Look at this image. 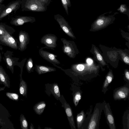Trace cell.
<instances>
[{
	"label": "cell",
	"mask_w": 129,
	"mask_h": 129,
	"mask_svg": "<svg viewBox=\"0 0 129 129\" xmlns=\"http://www.w3.org/2000/svg\"><path fill=\"white\" fill-rule=\"evenodd\" d=\"M103 109L102 103H96L92 113L88 115L86 117L81 129H99L100 120Z\"/></svg>",
	"instance_id": "obj_1"
},
{
	"label": "cell",
	"mask_w": 129,
	"mask_h": 129,
	"mask_svg": "<svg viewBox=\"0 0 129 129\" xmlns=\"http://www.w3.org/2000/svg\"><path fill=\"white\" fill-rule=\"evenodd\" d=\"M107 13H105L97 17L92 24L90 31H96L107 27L113 23L115 18L113 15L105 16Z\"/></svg>",
	"instance_id": "obj_2"
},
{
	"label": "cell",
	"mask_w": 129,
	"mask_h": 129,
	"mask_svg": "<svg viewBox=\"0 0 129 129\" xmlns=\"http://www.w3.org/2000/svg\"><path fill=\"white\" fill-rule=\"evenodd\" d=\"M22 11L42 12L45 10L43 4L38 0H22Z\"/></svg>",
	"instance_id": "obj_3"
},
{
	"label": "cell",
	"mask_w": 129,
	"mask_h": 129,
	"mask_svg": "<svg viewBox=\"0 0 129 129\" xmlns=\"http://www.w3.org/2000/svg\"><path fill=\"white\" fill-rule=\"evenodd\" d=\"M60 40L63 44L62 47L63 53L70 58H75L78 53V51L74 42L64 38H61Z\"/></svg>",
	"instance_id": "obj_4"
},
{
	"label": "cell",
	"mask_w": 129,
	"mask_h": 129,
	"mask_svg": "<svg viewBox=\"0 0 129 129\" xmlns=\"http://www.w3.org/2000/svg\"><path fill=\"white\" fill-rule=\"evenodd\" d=\"M21 0H16L11 2L5 6L0 13V20L11 13H15L21 6Z\"/></svg>",
	"instance_id": "obj_5"
},
{
	"label": "cell",
	"mask_w": 129,
	"mask_h": 129,
	"mask_svg": "<svg viewBox=\"0 0 129 129\" xmlns=\"http://www.w3.org/2000/svg\"><path fill=\"white\" fill-rule=\"evenodd\" d=\"M57 37L55 35L50 34H46L41 38L40 42L45 46L44 48L50 49L54 50L57 46L56 42Z\"/></svg>",
	"instance_id": "obj_6"
},
{
	"label": "cell",
	"mask_w": 129,
	"mask_h": 129,
	"mask_svg": "<svg viewBox=\"0 0 129 129\" xmlns=\"http://www.w3.org/2000/svg\"><path fill=\"white\" fill-rule=\"evenodd\" d=\"M103 109L104 112L107 123L110 129H116L115 120L109 103L104 101L102 103Z\"/></svg>",
	"instance_id": "obj_7"
},
{
	"label": "cell",
	"mask_w": 129,
	"mask_h": 129,
	"mask_svg": "<svg viewBox=\"0 0 129 129\" xmlns=\"http://www.w3.org/2000/svg\"><path fill=\"white\" fill-rule=\"evenodd\" d=\"M54 17V18L58 22L60 28L64 33L73 39H76V37L72 31L71 28L64 18L58 14L55 15Z\"/></svg>",
	"instance_id": "obj_8"
},
{
	"label": "cell",
	"mask_w": 129,
	"mask_h": 129,
	"mask_svg": "<svg viewBox=\"0 0 129 129\" xmlns=\"http://www.w3.org/2000/svg\"><path fill=\"white\" fill-rule=\"evenodd\" d=\"M129 93V84H128L115 89L113 92V97L115 100L125 101L128 97Z\"/></svg>",
	"instance_id": "obj_9"
},
{
	"label": "cell",
	"mask_w": 129,
	"mask_h": 129,
	"mask_svg": "<svg viewBox=\"0 0 129 129\" xmlns=\"http://www.w3.org/2000/svg\"><path fill=\"white\" fill-rule=\"evenodd\" d=\"M43 47L41 48L39 50L40 55L46 61L52 64L54 66L56 64H59L60 62L56 58L57 56L54 54L43 50Z\"/></svg>",
	"instance_id": "obj_10"
},
{
	"label": "cell",
	"mask_w": 129,
	"mask_h": 129,
	"mask_svg": "<svg viewBox=\"0 0 129 129\" xmlns=\"http://www.w3.org/2000/svg\"><path fill=\"white\" fill-rule=\"evenodd\" d=\"M35 18L31 17L17 16L11 18L10 23L16 26H19L27 22L33 23L35 21Z\"/></svg>",
	"instance_id": "obj_11"
},
{
	"label": "cell",
	"mask_w": 129,
	"mask_h": 129,
	"mask_svg": "<svg viewBox=\"0 0 129 129\" xmlns=\"http://www.w3.org/2000/svg\"><path fill=\"white\" fill-rule=\"evenodd\" d=\"M0 41L7 45L13 49H18L15 40L7 31L4 35L0 36Z\"/></svg>",
	"instance_id": "obj_12"
},
{
	"label": "cell",
	"mask_w": 129,
	"mask_h": 129,
	"mask_svg": "<svg viewBox=\"0 0 129 129\" xmlns=\"http://www.w3.org/2000/svg\"><path fill=\"white\" fill-rule=\"evenodd\" d=\"M20 43L19 49L21 51L25 50L29 43V37L28 33L25 31H21L19 36Z\"/></svg>",
	"instance_id": "obj_13"
},
{
	"label": "cell",
	"mask_w": 129,
	"mask_h": 129,
	"mask_svg": "<svg viewBox=\"0 0 129 129\" xmlns=\"http://www.w3.org/2000/svg\"><path fill=\"white\" fill-rule=\"evenodd\" d=\"M69 124L72 129H76L72 109L69 104L65 102L63 105Z\"/></svg>",
	"instance_id": "obj_14"
},
{
	"label": "cell",
	"mask_w": 129,
	"mask_h": 129,
	"mask_svg": "<svg viewBox=\"0 0 129 129\" xmlns=\"http://www.w3.org/2000/svg\"><path fill=\"white\" fill-rule=\"evenodd\" d=\"M0 83L5 87L9 88L10 87V78L3 68L0 66Z\"/></svg>",
	"instance_id": "obj_15"
},
{
	"label": "cell",
	"mask_w": 129,
	"mask_h": 129,
	"mask_svg": "<svg viewBox=\"0 0 129 129\" xmlns=\"http://www.w3.org/2000/svg\"><path fill=\"white\" fill-rule=\"evenodd\" d=\"M35 69L39 75L55 71V68L47 66L40 65H36Z\"/></svg>",
	"instance_id": "obj_16"
},
{
	"label": "cell",
	"mask_w": 129,
	"mask_h": 129,
	"mask_svg": "<svg viewBox=\"0 0 129 129\" xmlns=\"http://www.w3.org/2000/svg\"><path fill=\"white\" fill-rule=\"evenodd\" d=\"M113 78L114 75L112 71L110 70L106 77L102 86V91L104 94L108 90V87Z\"/></svg>",
	"instance_id": "obj_17"
},
{
	"label": "cell",
	"mask_w": 129,
	"mask_h": 129,
	"mask_svg": "<svg viewBox=\"0 0 129 129\" xmlns=\"http://www.w3.org/2000/svg\"><path fill=\"white\" fill-rule=\"evenodd\" d=\"M21 75V74H20L19 92L21 95L26 98L27 93V85L26 82L23 79Z\"/></svg>",
	"instance_id": "obj_18"
},
{
	"label": "cell",
	"mask_w": 129,
	"mask_h": 129,
	"mask_svg": "<svg viewBox=\"0 0 129 129\" xmlns=\"http://www.w3.org/2000/svg\"><path fill=\"white\" fill-rule=\"evenodd\" d=\"M46 106L45 102L43 101L36 104L34 106L33 109L37 114L40 115L43 113Z\"/></svg>",
	"instance_id": "obj_19"
},
{
	"label": "cell",
	"mask_w": 129,
	"mask_h": 129,
	"mask_svg": "<svg viewBox=\"0 0 129 129\" xmlns=\"http://www.w3.org/2000/svg\"><path fill=\"white\" fill-rule=\"evenodd\" d=\"M86 117V115L83 110L77 114L76 116V122L78 129H81L82 125Z\"/></svg>",
	"instance_id": "obj_20"
},
{
	"label": "cell",
	"mask_w": 129,
	"mask_h": 129,
	"mask_svg": "<svg viewBox=\"0 0 129 129\" xmlns=\"http://www.w3.org/2000/svg\"><path fill=\"white\" fill-rule=\"evenodd\" d=\"M93 53L97 60L101 65L104 66L107 64L101 53L95 46H94L93 48Z\"/></svg>",
	"instance_id": "obj_21"
},
{
	"label": "cell",
	"mask_w": 129,
	"mask_h": 129,
	"mask_svg": "<svg viewBox=\"0 0 129 129\" xmlns=\"http://www.w3.org/2000/svg\"><path fill=\"white\" fill-rule=\"evenodd\" d=\"M123 129H129V111L127 110L124 113L122 118Z\"/></svg>",
	"instance_id": "obj_22"
},
{
	"label": "cell",
	"mask_w": 129,
	"mask_h": 129,
	"mask_svg": "<svg viewBox=\"0 0 129 129\" xmlns=\"http://www.w3.org/2000/svg\"><path fill=\"white\" fill-rule=\"evenodd\" d=\"M82 93L80 91H76L73 95V101L75 107L77 106L81 98Z\"/></svg>",
	"instance_id": "obj_23"
},
{
	"label": "cell",
	"mask_w": 129,
	"mask_h": 129,
	"mask_svg": "<svg viewBox=\"0 0 129 129\" xmlns=\"http://www.w3.org/2000/svg\"><path fill=\"white\" fill-rule=\"evenodd\" d=\"M20 121L21 128V129H28L27 122L24 115L22 114L20 115Z\"/></svg>",
	"instance_id": "obj_24"
},
{
	"label": "cell",
	"mask_w": 129,
	"mask_h": 129,
	"mask_svg": "<svg viewBox=\"0 0 129 129\" xmlns=\"http://www.w3.org/2000/svg\"><path fill=\"white\" fill-rule=\"evenodd\" d=\"M51 91L54 96L57 98L60 96L59 88L56 83H54L53 85L51 88Z\"/></svg>",
	"instance_id": "obj_25"
},
{
	"label": "cell",
	"mask_w": 129,
	"mask_h": 129,
	"mask_svg": "<svg viewBox=\"0 0 129 129\" xmlns=\"http://www.w3.org/2000/svg\"><path fill=\"white\" fill-rule=\"evenodd\" d=\"M117 10L120 13L126 14L129 18V10L126 6L124 4H121Z\"/></svg>",
	"instance_id": "obj_26"
},
{
	"label": "cell",
	"mask_w": 129,
	"mask_h": 129,
	"mask_svg": "<svg viewBox=\"0 0 129 129\" xmlns=\"http://www.w3.org/2000/svg\"><path fill=\"white\" fill-rule=\"evenodd\" d=\"M6 95L8 98L12 100L17 101L19 100V95L17 93L12 92H6Z\"/></svg>",
	"instance_id": "obj_27"
},
{
	"label": "cell",
	"mask_w": 129,
	"mask_h": 129,
	"mask_svg": "<svg viewBox=\"0 0 129 129\" xmlns=\"http://www.w3.org/2000/svg\"><path fill=\"white\" fill-rule=\"evenodd\" d=\"M25 67L28 73L32 72V69L33 68V61L31 58L30 57L27 60L26 64Z\"/></svg>",
	"instance_id": "obj_28"
},
{
	"label": "cell",
	"mask_w": 129,
	"mask_h": 129,
	"mask_svg": "<svg viewBox=\"0 0 129 129\" xmlns=\"http://www.w3.org/2000/svg\"><path fill=\"white\" fill-rule=\"evenodd\" d=\"M6 60L7 66L9 68L13 73L14 72V61L11 58L7 57H6Z\"/></svg>",
	"instance_id": "obj_29"
},
{
	"label": "cell",
	"mask_w": 129,
	"mask_h": 129,
	"mask_svg": "<svg viewBox=\"0 0 129 129\" xmlns=\"http://www.w3.org/2000/svg\"><path fill=\"white\" fill-rule=\"evenodd\" d=\"M62 6L67 14L68 15V7L71 6L70 0H61Z\"/></svg>",
	"instance_id": "obj_30"
},
{
	"label": "cell",
	"mask_w": 129,
	"mask_h": 129,
	"mask_svg": "<svg viewBox=\"0 0 129 129\" xmlns=\"http://www.w3.org/2000/svg\"><path fill=\"white\" fill-rule=\"evenodd\" d=\"M121 56L122 59L125 63L128 65L129 64V57L128 55L123 53L121 54Z\"/></svg>",
	"instance_id": "obj_31"
},
{
	"label": "cell",
	"mask_w": 129,
	"mask_h": 129,
	"mask_svg": "<svg viewBox=\"0 0 129 129\" xmlns=\"http://www.w3.org/2000/svg\"><path fill=\"white\" fill-rule=\"evenodd\" d=\"M124 80L129 84V71L127 69H126L124 72Z\"/></svg>",
	"instance_id": "obj_32"
},
{
	"label": "cell",
	"mask_w": 129,
	"mask_h": 129,
	"mask_svg": "<svg viewBox=\"0 0 129 129\" xmlns=\"http://www.w3.org/2000/svg\"><path fill=\"white\" fill-rule=\"evenodd\" d=\"M86 62L89 65H91L93 63V60L90 58H88L86 59Z\"/></svg>",
	"instance_id": "obj_33"
},
{
	"label": "cell",
	"mask_w": 129,
	"mask_h": 129,
	"mask_svg": "<svg viewBox=\"0 0 129 129\" xmlns=\"http://www.w3.org/2000/svg\"><path fill=\"white\" fill-rule=\"evenodd\" d=\"M5 6H6L4 4H0V13L4 9Z\"/></svg>",
	"instance_id": "obj_34"
},
{
	"label": "cell",
	"mask_w": 129,
	"mask_h": 129,
	"mask_svg": "<svg viewBox=\"0 0 129 129\" xmlns=\"http://www.w3.org/2000/svg\"><path fill=\"white\" fill-rule=\"evenodd\" d=\"M30 129H34V127L31 123L30 124Z\"/></svg>",
	"instance_id": "obj_35"
},
{
	"label": "cell",
	"mask_w": 129,
	"mask_h": 129,
	"mask_svg": "<svg viewBox=\"0 0 129 129\" xmlns=\"http://www.w3.org/2000/svg\"><path fill=\"white\" fill-rule=\"evenodd\" d=\"M0 124L2 125H4V123L3 122V121L2 120L1 118L0 117Z\"/></svg>",
	"instance_id": "obj_36"
},
{
	"label": "cell",
	"mask_w": 129,
	"mask_h": 129,
	"mask_svg": "<svg viewBox=\"0 0 129 129\" xmlns=\"http://www.w3.org/2000/svg\"><path fill=\"white\" fill-rule=\"evenodd\" d=\"M41 2H47V0H40Z\"/></svg>",
	"instance_id": "obj_37"
},
{
	"label": "cell",
	"mask_w": 129,
	"mask_h": 129,
	"mask_svg": "<svg viewBox=\"0 0 129 129\" xmlns=\"http://www.w3.org/2000/svg\"><path fill=\"white\" fill-rule=\"evenodd\" d=\"M5 0H0V4H2Z\"/></svg>",
	"instance_id": "obj_38"
},
{
	"label": "cell",
	"mask_w": 129,
	"mask_h": 129,
	"mask_svg": "<svg viewBox=\"0 0 129 129\" xmlns=\"http://www.w3.org/2000/svg\"><path fill=\"white\" fill-rule=\"evenodd\" d=\"M49 128V127H48V128L47 127H46L45 128V129H47V128Z\"/></svg>",
	"instance_id": "obj_39"
},
{
	"label": "cell",
	"mask_w": 129,
	"mask_h": 129,
	"mask_svg": "<svg viewBox=\"0 0 129 129\" xmlns=\"http://www.w3.org/2000/svg\"></svg>",
	"instance_id": "obj_40"
}]
</instances>
